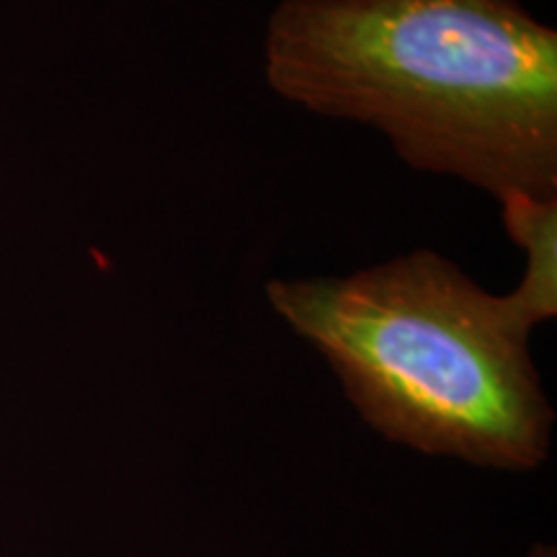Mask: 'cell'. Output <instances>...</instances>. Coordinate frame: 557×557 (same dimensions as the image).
I'll return each instance as SVG.
<instances>
[{"instance_id":"1","label":"cell","mask_w":557,"mask_h":557,"mask_svg":"<svg viewBox=\"0 0 557 557\" xmlns=\"http://www.w3.org/2000/svg\"><path fill=\"white\" fill-rule=\"evenodd\" d=\"M263 73L410 169L496 201L557 197V32L519 0H278Z\"/></svg>"},{"instance_id":"2","label":"cell","mask_w":557,"mask_h":557,"mask_svg":"<svg viewBox=\"0 0 557 557\" xmlns=\"http://www.w3.org/2000/svg\"><path fill=\"white\" fill-rule=\"evenodd\" d=\"M267 299L387 442L498 472L549 459L555 408L532 333L436 250L346 276L271 278Z\"/></svg>"},{"instance_id":"3","label":"cell","mask_w":557,"mask_h":557,"mask_svg":"<svg viewBox=\"0 0 557 557\" xmlns=\"http://www.w3.org/2000/svg\"><path fill=\"white\" fill-rule=\"evenodd\" d=\"M498 205L508 238L524 253L519 287L504 299L519 323L534 333L557 315V197L517 191Z\"/></svg>"},{"instance_id":"4","label":"cell","mask_w":557,"mask_h":557,"mask_svg":"<svg viewBox=\"0 0 557 557\" xmlns=\"http://www.w3.org/2000/svg\"><path fill=\"white\" fill-rule=\"evenodd\" d=\"M521 557H557V549L553 545H545V542H534V545L527 549V555Z\"/></svg>"}]
</instances>
